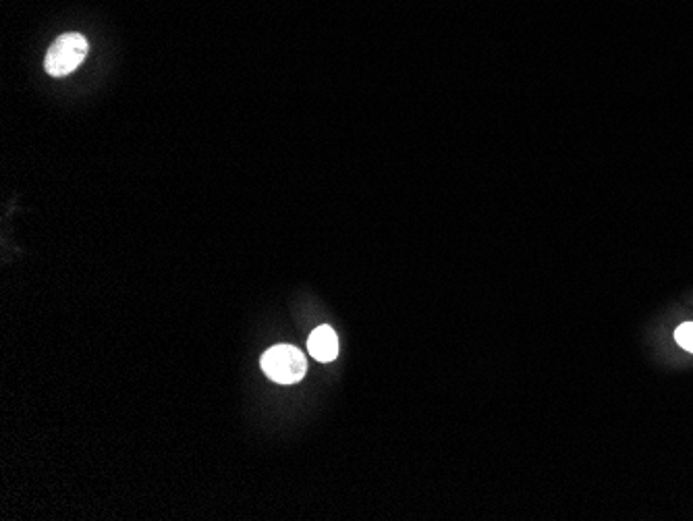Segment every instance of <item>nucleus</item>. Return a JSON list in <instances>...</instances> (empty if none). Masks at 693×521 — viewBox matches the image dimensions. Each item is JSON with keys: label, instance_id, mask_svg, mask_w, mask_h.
<instances>
[{"label": "nucleus", "instance_id": "2", "mask_svg": "<svg viewBox=\"0 0 693 521\" xmlns=\"http://www.w3.org/2000/svg\"><path fill=\"white\" fill-rule=\"evenodd\" d=\"M88 54V40L81 34H63L48 48L44 69L52 77H63L79 69Z\"/></svg>", "mask_w": 693, "mask_h": 521}, {"label": "nucleus", "instance_id": "1", "mask_svg": "<svg viewBox=\"0 0 693 521\" xmlns=\"http://www.w3.org/2000/svg\"><path fill=\"white\" fill-rule=\"evenodd\" d=\"M260 364L264 374L272 382H279V385H295V382H299L303 376H306V370H308L306 355L293 345L270 347L262 355Z\"/></svg>", "mask_w": 693, "mask_h": 521}, {"label": "nucleus", "instance_id": "4", "mask_svg": "<svg viewBox=\"0 0 693 521\" xmlns=\"http://www.w3.org/2000/svg\"><path fill=\"white\" fill-rule=\"evenodd\" d=\"M675 341L689 353H693V322L681 324L675 331Z\"/></svg>", "mask_w": 693, "mask_h": 521}, {"label": "nucleus", "instance_id": "3", "mask_svg": "<svg viewBox=\"0 0 693 521\" xmlns=\"http://www.w3.org/2000/svg\"><path fill=\"white\" fill-rule=\"evenodd\" d=\"M308 351L312 353L314 360H318L322 364H328L332 360H337L339 339H337L335 331H332L328 324L318 326L316 331L310 335V339H308Z\"/></svg>", "mask_w": 693, "mask_h": 521}]
</instances>
